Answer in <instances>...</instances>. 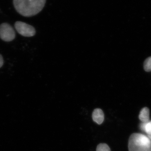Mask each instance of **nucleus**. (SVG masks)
<instances>
[{"label":"nucleus","instance_id":"1","mask_svg":"<svg viewBox=\"0 0 151 151\" xmlns=\"http://www.w3.org/2000/svg\"><path fill=\"white\" fill-rule=\"evenodd\" d=\"M46 0H13L16 10L22 16H35L42 10Z\"/></svg>","mask_w":151,"mask_h":151},{"label":"nucleus","instance_id":"2","mask_svg":"<svg viewBox=\"0 0 151 151\" xmlns=\"http://www.w3.org/2000/svg\"><path fill=\"white\" fill-rule=\"evenodd\" d=\"M129 151H151V140L147 136L134 133L129 141Z\"/></svg>","mask_w":151,"mask_h":151},{"label":"nucleus","instance_id":"3","mask_svg":"<svg viewBox=\"0 0 151 151\" xmlns=\"http://www.w3.org/2000/svg\"><path fill=\"white\" fill-rule=\"evenodd\" d=\"M14 27L17 32L23 36L30 37L35 35V28L26 23L20 21L16 22Z\"/></svg>","mask_w":151,"mask_h":151},{"label":"nucleus","instance_id":"4","mask_svg":"<svg viewBox=\"0 0 151 151\" xmlns=\"http://www.w3.org/2000/svg\"><path fill=\"white\" fill-rule=\"evenodd\" d=\"M16 33L12 27L8 23H4L0 25V38L6 42L13 40Z\"/></svg>","mask_w":151,"mask_h":151},{"label":"nucleus","instance_id":"5","mask_svg":"<svg viewBox=\"0 0 151 151\" xmlns=\"http://www.w3.org/2000/svg\"><path fill=\"white\" fill-rule=\"evenodd\" d=\"M92 119L97 124L100 125L104 120V114L103 112L100 108L94 109L92 113Z\"/></svg>","mask_w":151,"mask_h":151},{"label":"nucleus","instance_id":"6","mask_svg":"<svg viewBox=\"0 0 151 151\" xmlns=\"http://www.w3.org/2000/svg\"><path fill=\"white\" fill-rule=\"evenodd\" d=\"M139 119L142 123H147L150 121V110L148 108L145 107L142 109L139 115Z\"/></svg>","mask_w":151,"mask_h":151},{"label":"nucleus","instance_id":"7","mask_svg":"<svg viewBox=\"0 0 151 151\" xmlns=\"http://www.w3.org/2000/svg\"><path fill=\"white\" fill-rule=\"evenodd\" d=\"M140 129L145 132L148 137L151 140V121L147 123H142L140 126Z\"/></svg>","mask_w":151,"mask_h":151},{"label":"nucleus","instance_id":"8","mask_svg":"<svg viewBox=\"0 0 151 151\" xmlns=\"http://www.w3.org/2000/svg\"><path fill=\"white\" fill-rule=\"evenodd\" d=\"M96 151H111V150L108 145L104 143H101L97 146Z\"/></svg>","mask_w":151,"mask_h":151},{"label":"nucleus","instance_id":"9","mask_svg":"<svg viewBox=\"0 0 151 151\" xmlns=\"http://www.w3.org/2000/svg\"><path fill=\"white\" fill-rule=\"evenodd\" d=\"M144 69L147 72L151 71V57L146 60L144 64Z\"/></svg>","mask_w":151,"mask_h":151},{"label":"nucleus","instance_id":"10","mask_svg":"<svg viewBox=\"0 0 151 151\" xmlns=\"http://www.w3.org/2000/svg\"><path fill=\"white\" fill-rule=\"evenodd\" d=\"M4 59H3V56L1 55L0 54V68L3 66L4 64Z\"/></svg>","mask_w":151,"mask_h":151}]
</instances>
